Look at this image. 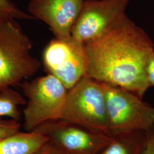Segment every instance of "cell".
<instances>
[{
  "instance_id": "6da1fadb",
  "label": "cell",
  "mask_w": 154,
  "mask_h": 154,
  "mask_svg": "<svg viewBox=\"0 0 154 154\" xmlns=\"http://www.w3.org/2000/svg\"><path fill=\"white\" fill-rule=\"evenodd\" d=\"M85 77L125 89L140 98L149 88L146 64L154 51L152 39L126 15L114 28L85 44Z\"/></svg>"
},
{
  "instance_id": "7a4b0ae2",
  "label": "cell",
  "mask_w": 154,
  "mask_h": 154,
  "mask_svg": "<svg viewBox=\"0 0 154 154\" xmlns=\"http://www.w3.org/2000/svg\"><path fill=\"white\" fill-rule=\"evenodd\" d=\"M32 43L16 20L0 23V88L34 75L41 63L31 54Z\"/></svg>"
},
{
  "instance_id": "3957f363",
  "label": "cell",
  "mask_w": 154,
  "mask_h": 154,
  "mask_svg": "<svg viewBox=\"0 0 154 154\" xmlns=\"http://www.w3.org/2000/svg\"><path fill=\"white\" fill-rule=\"evenodd\" d=\"M61 119L111 135L102 83L83 77L68 90Z\"/></svg>"
},
{
  "instance_id": "277c9868",
  "label": "cell",
  "mask_w": 154,
  "mask_h": 154,
  "mask_svg": "<svg viewBox=\"0 0 154 154\" xmlns=\"http://www.w3.org/2000/svg\"><path fill=\"white\" fill-rule=\"evenodd\" d=\"M21 87L27 98L23 114V130L32 131L48 122L61 119L68 90L53 75L24 81Z\"/></svg>"
},
{
  "instance_id": "5b68a950",
  "label": "cell",
  "mask_w": 154,
  "mask_h": 154,
  "mask_svg": "<svg viewBox=\"0 0 154 154\" xmlns=\"http://www.w3.org/2000/svg\"><path fill=\"white\" fill-rule=\"evenodd\" d=\"M101 83V82H100ZM111 136L154 126V108L125 89L102 83Z\"/></svg>"
},
{
  "instance_id": "8992f818",
  "label": "cell",
  "mask_w": 154,
  "mask_h": 154,
  "mask_svg": "<svg viewBox=\"0 0 154 154\" xmlns=\"http://www.w3.org/2000/svg\"><path fill=\"white\" fill-rule=\"evenodd\" d=\"M42 58L46 72L58 79L67 90L85 76L88 67L85 44L72 37L51 40L45 48Z\"/></svg>"
},
{
  "instance_id": "52a82bcc",
  "label": "cell",
  "mask_w": 154,
  "mask_h": 154,
  "mask_svg": "<svg viewBox=\"0 0 154 154\" xmlns=\"http://www.w3.org/2000/svg\"><path fill=\"white\" fill-rule=\"evenodd\" d=\"M130 0H84L72 37L86 44L114 28L126 14Z\"/></svg>"
},
{
  "instance_id": "ba28073f",
  "label": "cell",
  "mask_w": 154,
  "mask_h": 154,
  "mask_svg": "<svg viewBox=\"0 0 154 154\" xmlns=\"http://www.w3.org/2000/svg\"><path fill=\"white\" fill-rule=\"evenodd\" d=\"M34 130L66 154H99L112 137L62 119L46 122Z\"/></svg>"
},
{
  "instance_id": "9c48e42d",
  "label": "cell",
  "mask_w": 154,
  "mask_h": 154,
  "mask_svg": "<svg viewBox=\"0 0 154 154\" xmlns=\"http://www.w3.org/2000/svg\"><path fill=\"white\" fill-rule=\"evenodd\" d=\"M84 0H30L29 14L47 24L55 38L69 39Z\"/></svg>"
},
{
  "instance_id": "30bf717a",
  "label": "cell",
  "mask_w": 154,
  "mask_h": 154,
  "mask_svg": "<svg viewBox=\"0 0 154 154\" xmlns=\"http://www.w3.org/2000/svg\"><path fill=\"white\" fill-rule=\"evenodd\" d=\"M48 142L38 131H19L0 140V154H34Z\"/></svg>"
},
{
  "instance_id": "8fae6325",
  "label": "cell",
  "mask_w": 154,
  "mask_h": 154,
  "mask_svg": "<svg viewBox=\"0 0 154 154\" xmlns=\"http://www.w3.org/2000/svg\"><path fill=\"white\" fill-rule=\"evenodd\" d=\"M147 139L146 131H136L114 135L99 154H140Z\"/></svg>"
},
{
  "instance_id": "7c38bea8",
  "label": "cell",
  "mask_w": 154,
  "mask_h": 154,
  "mask_svg": "<svg viewBox=\"0 0 154 154\" xmlns=\"http://www.w3.org/2000/svg\"><path fill=\"white\" fill-rule=\"evenodd\" d=\"M26 104L25 98L11 87L0 88V118L8 117L19 121L21 118L19 106Z\"/></svg>"
},
{
  "instance_id": "4fadbf2b",
  "label": "cell",
  "mask_w": 154,
  "mask_h": 154,
  "mask_svg": "<svg viewBox=\"0 0 154 154\" xmlns=\"http://www.w3.org/2000/svg\"><path fill=\"white\" fill-rule=\"evenodd\" d=\"M34 19L29 13L22 11L11 0H0V23L13 20Z\"/></svg>"
},
{
  "instance_id": "5bb4252c",
  "label": "cell",
  "mask_w": 154,
  "mask_h": 154,
  "mask_svg": "<svg viewBox=\"0 0 154 154\" xmlns=\"http://www.w3.org/2000/svg\"><path fill=\"white\" fill-rule=\"evenodd\" d=\"M21 128V123L19 121L13 119H4L0 118V140L19 131Z\"/></svg>"
},
{
  "instance_id": "9a60e30c",
  "label": "cell",
  "mask_w": 154,
  "mask_h": 154,
  "mask_svg": "<svg viewBox=\"0 0 154 154\" xmlns=\"http://www.w3.org/2000/svg\"><path fill=\"white\" fill-rule=\"evenodd\" d=\"M146 74L149 87L154 86V51L149 54L146 62Z\"/></svg>"
},
{
  "instance_id": "2e32d148",
  "label": "cell",
  "mask_w": 154,
  "mask_h": 154,
  "mask_svg": "<svg viewBox=\"0 0 154 154\" xmlns=\"http://www.w3.org/2000/svg\"><path fill=\"white\" fill-rule=\"evenodd\" d=\"M146 144L140 154H154V126L146 131Z\"/></svg>"
},
{
  "instance_id": "e0dca14e",
  "label": "cell",
  "mask_w": 154,
  "mask_h": 154,
  "mask_svg": "<svg viewBox=\"0 0 154 154\" xmlns=\"http://www.w3.org/2000/svg\"><path fill=\"white\" fill-rule=\"evenodd\" d=\"M34 154H66L55 147L49 142Z\"/></svg>"
}]
</instances>
